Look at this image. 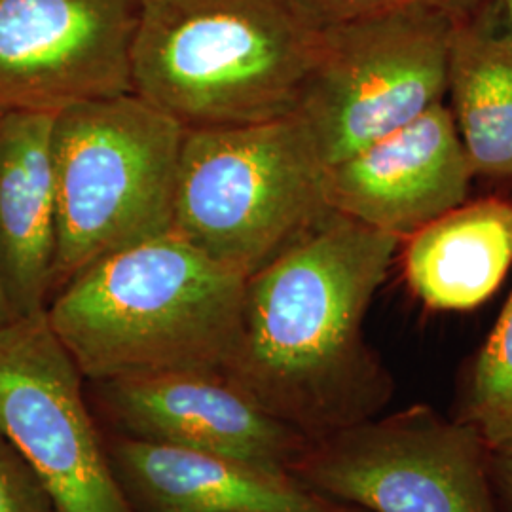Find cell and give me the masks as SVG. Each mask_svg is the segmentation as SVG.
I'll use <instances>...</instances> for the list:
<instances>
[{
  "instance_id": "16",
  "label": "cell",
  "mask_w": 512,
  "mask_h": 512,
  "mask_svg": "<svg viewBox=\"0 0 512 512\" xmlns=\"http://www.w3.org/2000/svg\"><path fill=\"white\" fill-rule=\"evenodd\" d=\"M452 416L492 454H512V291L461 378Z\"/></svg>"
},
{
  "instance_id": "14",
  "label": "cell",
  "mask_w": 512,
  "mask_h": 512,
  "mask_svg": "<svg viewBox=\"0 0 512 512\" xmlns=\"http://www.w3.org/2000/svg\"><path fill=\"white\" fill-rule=\"evenodd\" d=\"M512 266V202H463L404 239L408 289L435 311H469L484 304Z\"/></svg>"
},
{
  "instance_id": "8",
  "label": "cell",
  "mask_w": 512,
  "mask_h": 512,
  "mask_svg": "<svg viewBox=\"0 0 512 512\" xmlns=\"http://www.w3.org/2000/svg\"><path fill=\"white\" fill-rule=\"evenodd\" d=\"M0 431L33 467L57 512H135L112 473L86 378L46 310L0 327Z\"/></svg>"
},
{
  "instance_id": "11",
  "label": "cell",
  "mask_w": 512,
  "mask_h": 512,
  "mask_svg": "<svg viewBox=\"0 0 512 512\" xmlns=\"http://www.w3.org/2000/svg\"><path fill=\"white\" fill-rule=\"evenodd\" d=\"M475 171L446 103L325 167L329 211L403 243L469 198Z\"/></svg>"
},
{
  "instance_id": "1",
  "label": "cell",
  "mask_w": 512,
  "mask_h": 512,
  "mask_svg": "<svg viewBox=\"0 0 512 512\" xmlns=\"http://www.w3.org/2000/svg\"><path fill=\"white\" fill-rule=\"evenodd\" d=\"M401 241L327 211L245 279L226 378L306 439L384 414L397 385L366 342L368 310Z\"/></svg>"
},
{
  "instance_id": "3",
  "label": "cell",
  "mask_w": 512,
  "mask_h": 512,
  "mask_svg": "<svg viewBox=\"0 0 512 512\" xmlns=\"http://www.w3.org/2000/svg\"><path fill=\"white\" fill-rule=\"evenodd\" d=\"M321 33L289 0H143L131 88L184 129L293 112Z\"/></svg>"
},
{
  "instance_id": "17",
  "label": "cell",
  "mask_w": 512,
  "mask_h": 512,
  "mask_svg": "<svg viewBox=\"0 0 512 512\" xmlns=\"http://www.w3.org/2000/svg\"><path fill=\"white\" fill-rule=\"evenodd\" d=\"M488 2L492 0H289L298 16L317 31L416 8L467 14Z\"/></svg>"
},
{
  "instance_id": "2",
  "label": "cell",
  "mask_w": 512,
  "mask_h": 512,
  "mask_svg": "<svg viewBox=\"0 0 512 512\" xmlns=\"http://www.w3.org/2000/svg\"><path fill=\"white\" fill-rule=\"evenodd\" d=\"M245 277L173 232L103 256L46 315L86 382L226 374L239 346Z\"/></svg>"
},
{
  "instance_id": "21",
  "label": "cell",
  "mask_w": 512,
  "mask_h": 512,
  "mask_svg": "<svg viewBox=\"0 0 512 512\" xmlns=\"http://www.w3.org/2000/svg\"><path fill=\"white\" fill-rule=\"evenodd\" d=\"M12 319H14V311L10 308V302L6 298L4 287H2V279H0V327L10 323Z\"/></svg>"
},
{
  "instance_id": "9",
  "label": "cell",
  "mask_w": 512,
  "mask_h": 512,
  "mask_svg": "<svg viewBox=\"0 0 512 512\" xmlns=\"http://www.w3.org/2000/svg\"><path fill=\"white\" fill-rule=\"evenodd\" d=\"M143 0H0V112L57 114L133 93Z\"/></svg>"
},
{
  "instance_id": "5",
  "label": "cell",
  "mask_w": 512,
  "mask_h": 512,
  "mask_svg": "<svg viewBox=\"0 0 512 512\" xmlns=\"http://www.w3.org/2000/svg\"><path fill=\"white\" fill-rule=\"evenodd\" d=\"M323 171L293 114L186 129L171 232L247 279L329 211Z\"/></svg>"
},
{
  "instance_id": "6",
  "label": "cell",
  "mask_w": 512,
  "mask_h": 512,
  "mask_svg": "<svg viewBox=\"0 0 512 512\" xmlns=\"http://www.w3.org/2000/svg\"><path fill=\"white\" fill-rule=\"evenodd\" d=\"M458 16L416 8L319 31L317 59L291 114L323 167L444 103Z\"/></svg>"
},
{
  "instance_id": "19",
  "label": "cell",
  "mask_w": 512,
  "mask_h": 512,
  "mask_svg": "<svg viewBox=\"0 0 512 512\" xmlns=\"http://www.w3.org/2000/svg\"><path fill=\"white\" fill-rule=\"evenodd\" d=\"M492 478L501 511L512 512V454L492 456Z\"/></svg>"
},
{
  "instance_id": "4",
  "label": "cell",
  "mask_w": 512,
  "mask_h": 512,
  "mask_svg": "<svg viewBox=\"0 0 512 512\" xmlns=\"http://www.w3.org/2000/svg\"><path fill=\"white\" fill-rule=\"evenodd\" d=\"M184 133L135 93L55 114L52 298L99 258L171 232Z\"/></svg>"
},
{
  "instance_id": "10",
  "label": "cell",
  "mask_w": 512,
  "mask_h": 512,
  "mask_svg": "<svg viewBox=\"0 0 512 512\" xmlns=\"http://www.w3.org/2000/svg\"><path fill=\"white\" fill-rule=\"evenodd\" d=\"M86 397L101 427L112 433L275 471L291 473L311 442L215 372L86 382Z\"/></svg>"
},
{
  "instance_id": "7",
  "label": "cell",
  "mask_w": 512,
  "mask_h": 512,
  "mask_svg": "<svg viewBox=\"0 0 512 512\" xmlns=\"http://www.w3.org/2000/svg\"><path fill=\"white\" fill-rule=\"evenodd\" d=\"M492 456L469 425L412 404L311 440L291 475L363 512H501Z\"/></svg>"
},
{
  "instance_id": "12",
  "label": "cell",
  "mask_w": 512,
  "mask_h": 512,
  "mask_svg": "<svg viewBox=\"0 0 512 512\" xmlns=\"http://www.w3.org/2000/svg\"><path fill=\"white\" fill-rule=\"evenodd\" d=\"M114 478L135 512H363L291 473L103 429Z\"/></svg>"
},
{
  "instance_id": "15",
  "label": "cell",
  "mask_w": 512,
  "mask_h": 512,
  "mask_svg": "<svg viewBox=\"0 0 512 512\" xmlns=\"http://www.w3.org/2000/svg\"><path fill=\"white\" fill-rule=\"evenodd\" d=\"M446 97L475 177L512 179V33L494 2L454 21Z\"/></svg>"
},
{
  "instance_id": "20",
  "label": "cell",
  "mask_w": 512,
  "mask_h": 512,
  "mask_svg": "<svg viewBox=\"0 0 512 512\" xmlns=\"http://www.w3.org/2000/svg\"><path fill=\"white\" fill-rule=\"evenodd\" d=\"M503 25L512 33V0H492Z\"/></svg>"
},
{
  "instance_id": "13",
  "label": "cell",
  "mask_w": 512,
  "mask_h": 512,
  "mask_svg": "<svg viewBox=\"0 0 512 512\" xmlns=\"http://www.w3.org/2000/svg\"><path fill=\"white\" fill-rule=\"evenodd\" d=\"M54 120L0 112V279L14 317L44 311L57 251Z\"/></svg>"
},
{
  "instance_id": "18",
  "label": "cell",
  "mask_w": 512,
  "mask_h": 512,
  "mask_svg": "<svg viewBox=\"0 0 512 512\" xmlns=\"http://www.w3.org/2000/svg\"><path fill=\"white\" fill-rule=\"evenodd\" d=\"M0 512H57L27 459L0 431Z\"/></svg>"
}]
</instances>
